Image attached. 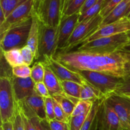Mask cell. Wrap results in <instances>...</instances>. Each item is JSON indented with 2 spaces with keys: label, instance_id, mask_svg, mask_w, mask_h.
I'll return each mask as SVG.
<instances>
[{
  "label": "cell",
  "instance_id": "cell-22",
  "mask_svg": "<svg viewBox=\"0 0 130 130\" xmlns=\"http://www.w3.org/2000/svg\"><path fill=\"white\" fill-rule=\"evenodd\" d=\"M106 99L104 95L98 89L90 83L82 85L80 95V100H90L94 102L97 100Z\"/></svg>",
  "mask_w": 130,
  "mask_h": 130
},
{
  "label": "cell",
  "instance_id": "cell-3",
  "mask_svg": "<svg viewBox=\"0 0 130 130\" xmlns=\"http://www.w3.org/2000/svg\"><path fill=\"white\" fill-rule=\"evenodd\" d=\"M32 23V15L27 20L11 26L1 36L0 46L2 52L23 48L27 44Z\"/></svg>",
  "mask_w": 130,
  "mask_h": 130
},
{
  "label": "cell",
  "instance_id": "cell-30",
  "mask_svg": "<svg viewBox=\"0 0 130 130\" xmlns=\"http://www.w3.org/2000/svg\"><path fill=\"white\" fill-rule=\"evenodd\" d=\"M123 0H104L99 15L104 19Z\"/></svg>",
  "mask_w": 130,
  "mask_h": 130
},
{
  "label": "cell",
  "instance_id": "cell-23",
  "mask_svg": "<svg viewBox=\"0 0 130 130\" xmlns=\"http://www.w3.org/2000/svg\"><path fill=\"white\" fill-rule=\"evenodd\" d=\"M1 52L3 54L6 61L11 68L24 64L20 49L15 48V49H11L10 50L6 51V52L1 51Z\"/></svg>",
  "mask_w": 130,
  "mask_h": 130
},
{
  "label": "cell",
  "instance_id": "cell-35",
  "mask_svg": "<svg viewBox=\"0 0 130 130\" xmlns=\"http://www.w3.org/2000/svg\"><path fill=\"white\" fill-rule=\"evenodd\" d=\"M20 52L24 64L29 66H30L34 59V55L30 48L28 46L25 45L23 48H20Z\"/></svg>",
  "mask_w": 130,
  "mask_h": 130
},
{
  "label": "cell",
  "instance_id": "cell-43",
  "mask_svg": "<svg viewBox=\"0 0 130 130\" xmlns=\"http://www.w3.org/2000/svg\"><path fill=\"white\" fill-rule=\"evenodd\" d=\"M1 127L3 130H13V126L12 121L6 122V123H1Z\"/></svg>",
  "mask_w": 130,
  "mask_h": 130
},
{
  "label": "cell",
  "instance_id": "cell-27",
  "mask_svg": "<svg viewBox=\"0 0 130 130\" xmlns=\"http://www.w3.org/2000/svg\"><path fill=\"white\" fill-rule=\"evenodd\" d=\"M44 76V66L42 62H37L31 67L30 77L35 83L43 82Z\"/></svg>",
  "mask_w": 130,
  "mask_h": 130
},
{
  "label": "cell",
  "instance_id": "cell-2",
  "mask_svg": "<svg viewBox=\"0 0 130 130\" xmlns=\"http://www.w3.org/2000/svg\"><path fill=\"white\" fill-rule=\"evenodd\" d=\"M130 41V32H123L112 36L99 38L80 45L76 50L95 53H111L121 51Z\"/></svg>",
  "mask_w": 130,
  "mask_h": 130
},
{
  "label": "cell",
  "instance_id": "cell-12",
  "mask_svg": "<svg viewBox=\"0 0 130 130\" xmlns=\"http://www.w3.org/2000/svg\"><path fill=\"white\" fill-rule=\"evenodd\" d=\"M18 104L21 111L29 119L37 116L41 119H47L44 98L36 91L31 96Z\"/></svg>",
  "mask_w": 130,
  "mask_h": 130
},
{
  "label": "cell",
  "instance_id": "cell-21",
  "mask_svg": "<svg viewBox=\"0 0 130 130\" xmlns=\"http://www.w3.org/2000/svg\"><path fill=\"white\" fill-rule=\"evenodd\" d=\"M86 1V0H62L61 19L79 13L80 10Z\"/></svg>",
  "mask_w": 130,
  "mask_h": 130
},
{
  "label": "cell",
  "instance_id": "cell-4",
  "mask_svg": "<svg viewBox=\"0 0 130 130\" xmlns=\"http://www.w3.org/2000/svg\"><path fill=\"white\" fill-rule=\"evenodd\" d=\"M62 0H34L33 13L41 24L47 26L59 25Z\"/></svg>",
  "mask_w": 130,
  "mask_h": 130
},
{
  "label": "cell",
  "instance_id": "cell-29",
  "mask_svg": "<svg viewBox=\"0 0 130 130\" xmlns=\"http://www.w3.org/2000/svg\"><path fill=\"white\" fill-rule=\"evenodd\" d=\"M93 104V102L92 101L80 100L75 106L71 116H76L89 113L92 107Z\"/></svg>",
  "mask_w": 130,
  "mask_h": 130
},
{
  "label": "cell",
  "instance_id": "cell-11",
  "mask_svg": "<svg viewBox=\"0 0 130 130\" xmlns=\"http://www.w3.org/2000/svg\"><path fill=\"white\" fill-rule=\"evenodd\" d=\"M34 0H27L15 8L0 25V36L3 35L11 26L19 24L30 18L32 15Z\"/></svg>",
  "mask_w": 130,
  "mask_h": 130
},
{
  "label": "cell",
  "instance_id": "cell-33",
  "mask_svg": "<svg viewBox=\"0 0 130 130\" xmlns=\"http://www.w3.org/2000/svg\"><path fill=\"white\" fill-rule=\"evenodd\" d=\"M45 104V111L46 114V119L48 121L55 119L54 112V105H53V98L52 96L44 98Z\"/></svg>",
  "mask_w": 130,
  "mask_h": 130
},
{
  "label": "cell",
  "instance_id": "cell-17",
  "mask_svg": "<svg viewBox=\"0 0 130 130\" xmlns=\"http://www.w3.org/2000/svg\"><path fill=\"white\" fill-rule=\"evenodd\" d=\"M44 76L43 82L48 88L49 93L52 97L63 93V91L59 81L54 72L44 63Z\"/></svg>",
  "mask_w": 130,
  "mask_h": 130
},
{
  "label": "cell",
  "instance_id": "cell-31",
  "mask_svg": "<svg viewBox=\"0 0 130 130\" xmlns=\"http://www.w3.org/2000/svg\"><path fill=\"white\" fill-rule=\"evenodd\" d=\"M89 113L76 116H71L69 121L70 130H81Z\"/></svg>",
  "mask_w": 130,
  "mask_h": 130
},
{
  "label": "cell",
  "instance_id": "cell-36",
  "mask_svg": "<svg viewBox=\"0 0 130 130\" xmlns=\"http://www.w3.org/2000/svg\"><path fill=\"white\" fill-rule=\"evenodd\" d=\"M125 94H130V76L124 79L123 85L115 91L114 95H123Z\"/></svg>",
  "mask_w": 130,
  "mask_h": 130
},
{
  "label": "cell",
  "instance_id": "cell-1",
  "mask_svg": "<svg viewBox=\"0 0 130 130\" xmlns=\"http://www.w3.org/2000/svg\"><path fill=\"white\" fill-rule=\"evenodd\" d=\"M53 58L76 72L95 71L123 79L130 76V53L123 51L111 53L59 52Z\"/></svg>",
  "mask_w": 130,
  "mask_h": 130
},
{
  "label": "cell",
  "instance_id": "cell-28",
  "mask_svg": "<svg viewBox=\"0 0 130 130\" xmlns=\"http://www.w3.org/2000/svg\"><path fill=\"white\" fill-rule=\"evenodd\" d=\"M104 1V0H99L96 4H95L93 6L90 8L85 12H84L82 14H80L78 23L84 21L85 20L91 19V18L99 14L100 10H101L102 6Z\"/></svg>",
  "mask_w": 130,
  "mask_h": 130
},
{
  "label": "cell",
  "instance_id": "cell-41",
  "mask_svg": "<svg viewBox=\"0 0 130 130\" xmlns=\"http://www.w3.org/2000/svg\"><path fill=\"white\" fill-rule=\"evenodd\" d=\"M98 1H99V0H86V1H85L84 5L83 6V7L81 8V9L80 10L79 13H83L85 12L86 10H88L90 8H91V6H93L95 4H96Z\"/></svg>",
  "mask_w": 130,
  "mask_h": 130
},
{
  "label": "cell",
  "instance_id": "cell-14",
  "mask_svg": "<svg viewBox=\"0 0 130 130\" xmlns=\"http://www.w3.org/2000/svg\"><path fill=\"white\" fill-rule=\"evenodd\" d=\"M105 100L114 109L119 117L120 126L118 130H130V100L112 95Z\"/></svg>",
  "mask_w": 130,
  "mask_h": 130
},
{
  "label": "cell",
  "instance_id": "cell-39",
  "mask_svg": "<svg viewBox=\"0 0 130 130\" xmlns=\"http://www.w3.org/2000/svg\"><path fill=\"white\" fill-rule=\"evenodd\" d=\"M13 130H25L24 129V122H23L22 117L20 112V109H18V111L13 120Z\"/></svg>",
  "mask_w": 130,
  "mask_h": 130
},
{
  "label": "cell",
  "instance_id": "cell-34",
  "mask_svg": "<svg viewBox=\"0 0 130 130\" xmlns=\"http://www.w3.org/2000/svg\"><path fill=\"white\" fill-rule=\"evenodd\" d=\"M53 98V97H52ZM53 105H54V112L55 116V119L60 121L62 122H65V123H69V119L67 118L66 114H65L64 111L62 109V107L60 106L59 104L53 98Z\"/></svg>",
  "mask_w": 130,
  "mask_h": 130
},
{
  "label": "cell",
  "instance_id": "cell-8",
  "mask_svg": "<svg viewBox=\"0 0 130 130\" xmlns=\"http://www.w3.org/2000/svg\"><path fill=\"white\" fill-rule=\"evenodd\" d=\"M102 20L103 18L98 14L91 19L78 23L67 42L65 49L60 52H70L77 45H79L85 39L100 27Z\"/></svg>",
  "mask_w": 130,
  "mask_h": 130
},
{
  "label": "cell",
  "instance_id": "cell-19",
  "mask_svg": "<svg viewBox=\"0 0 130 130\" xmlns=\"http://www.w3.org/2000/svg\"><path fill=\"white\" fill-rule=\"evenodd\" d=\"M39 20L32 12V26L30 28L26 45L28 46L31 50L32 52L34 55V59L38 53V43H39Z\"/></svg>",
  "mask_w": 130,
  "mask_h": 130
},
{
  "label": "cell",
  "instance_id": "cell-10",
  "mask_svg": "<svg viewBox=\"0 0 130 130\" xmlns=\"http://www.w3.org/2000/svg\"><path fill=\"white\" fill-rule=\"evenodd\" d=\"M95 122L102 130H118L120 126L118 114L105 99L100 105Z\"/></svg>",
  "mask_w": 130,
  "mask_h": 130
},
{
  "label": "cell",
  "instance_id": "cell-16",
  "mask_svg": "<svg viewBox=\"0 0 130 130\" xmlns=\"http://www.w3.org/2000/svg\"><path fill=\"white\" fill-rule=\"evenodd\" d=\"M11 81L14 95L18 104L31 96L35 91V83L30 77L21 78L13 76L11 78Z\"/></svg>",
  "mask_w": 130,
  "mask_h": 130
},
{
  "label": "cell",
  "instance_id": "cell-49",
  "mask_svg": "<svg viewBox=\"0 0 130 130\" xmlns=\"http://www.w3.org/2000/svg\"><path fill=\"white\" fill-rule=\"evenodd\" d=\"M127 18H128V20H129V21H130V13H129V15H128V17H127Z\"/></svg>",
  "mask_w": 130,
  "mask_h": 130
},
{
  "label": "cell",
  "instance_id": "cell-26",
  "mask_svg": "<svg viewBox=\"0 0 130 130\" xmlns=\"http://www.w3.org/2000/svg\"><path fill=\"white\" fill-rule=\"evenodd\" d=\"M27 0H0V8L3 10L6 19L15 8Z\"/></svg>",
  "mask_w": 130,
  "mask_h": 130
},
{
  "label": "cell",
  "instance_id": "cell-20",
  "mask_svg": "<svg viewBox=\"0 0 130 130\" xmlns=\"http://www.w3.org/2000/svg\"><path fill=\"white\" fill-rule=\"evenodd\" d=\"M53 98L60 105L69 119L71 117L76 105L80 100V99L69 96L64 92L60 95H55Z\"/></svg>",
  "mask_w": 130,
  "mask_h": 130
},
{
  "label": "cell",
  "instance_id": "cell-48",
  "mask_svg": "<svg viewBox=\"0 0 130 130\" xmlns=\"http://www.w3.org/2000/svg\"><path fill=\"white\" fill-rule=\"evenodd\" d=\"M118 96H121V97L125 98V99H128V100H130V94H125V95H118Z\"/></svg>",
  "mask_w": 130,
  "mask_h": 130
},
{
  "label": "cell",
  "instance_id": "cell-47",
  "mask_svg": "<svg viewBox=\"0 0 130 130\" xmlns=\"http://www.w3.org/2000/svg\"><path fill=\"white\" fill-rule=\"evenodd\" d=\"M90 130H102V129H100V128H99V127L97 125H96V124L95 123V122L94 121L92 127H91V129H90Z\"/></svg>",
  "mask_w": 130,
  "mask_h": 130
},
{
  "label": "cell",
  "instance_id": "cell-25",
  "mask_svg": "<svg viewBox=\"0 0 130 130\" xmlns=\"http://www.w3.org/2000/svg\"><path fill=\"white\" fill-rule=\"evenodd\" d=\"M104 100H105V99L97 100L93 102V106L91 107V110H90V113L88 115L87 118H86V120H85V123H84L81 130L91 129V127H92L94 121L95 120V118H96V114H97L98 112H99L100 105H101L102 102Z\"/></svg>",
  "mask_w": 130,
  "mask_h": 130
},
{
  "label": "cell",
  "instance_id": "cell-40",
  "mask_svg": "<svg viewBox=\"0 0 130 130\" xmlns=\"http://www.w3.org/2000/svg\"><path fill=\"white\" fill-rule=\"evenodd\" d=\"M19 109H20V114H21L22 117L23 122H24V129L25 130H36L35 126H34V124H32V123L31 121L30 120V119H29L27 117H26L25 115H24V114L21 111V110H20V108H19Z\"/></svg>",
  "mask_w": 130,
  "mask_h": 130
},
{
  "label": "cell",
  "instance_id": "cell-6",
  "mask_svg": "<svg viewBox=\"0 0 130 130\" xmlns=\"http://www.w3.org/2000/svg\"><path fill=\"white\" fill-rule=\"evenodd\" d=\"M90 84L99 90L107 99L123 85L124 79L91 71H77Z\"/></svg>",
  "mask_w": 130,
  "mask_h": 130
},
{
  "label": "cell",
  "instance_id": "cell-15",
  "mask_svg": "<svg viewBox=\"0 0 130 130\" xmlns=\"http://www.w3.org/2000/svg\"><path fill=\"white\" fill-rule=\"evenodd\" d=\"M79 13L61 19L58 25L57 48L62 51L65 49L67 42L72 36L76 25L78 24Z\"/></svg>",
  "mask_w": 130,
  "mask_h": 130
},
{
  "label": "cell",
  "instance_id": "cell-44",
  "mask_svg": "<svg viewBox=\"0 0 130 130\" xmlns=\"http://www.w3.org/2000/svg\"><path fill=\"white\" fill-rule=\"evenodd\" d=\"M41 122L43 130H52L50 128V125L49 121L47 119H41Z\"/></svg>",
  "mask_w": 130,
  "mask_h": 130
},
{
  "label": "cell",
  "instance_id": "cell-7",
  "mask_svg": "<svg viewBox=\"0 0 130 130\" xmlns=\"http://www.w3.org/2000/svg\"><path fill=\"white\" fill-rule=\"evenodd\" d=\"M58 26H47L39 22V43L36 60H43L47 57H54L57 53Z\"/></svg>",
  "mask_w": 130,
  "mask_h": 130
},
{
  "label": "cell",
  "instance_id": "cell-24",
  "mask_svg": "<svg viewBox=\"0 0 130 130\" xmlns=\"http://www.w3.org/2000/svg\"><path fill=\"white\" fill-rule=\"evenodd\" d=\"M63 92L69 96L80 99L82 85L76 82L69 81H60Z\"/></svg>",
  "mask_w": 130,
  "mask_h": 130
},
{
  "label": "cell",
  "instance_id": "cell-9",
  "mask_svg": "<svg viewBox=\"0 0 130 130\" xmlns=\"http://www.w3.org/2000/svg\"><path fill=\"white\" fill-rule=\"evenodd\" d=\"M128 32H130V21L127 17H123L118 21L100 27L96 31L85 39L79 46L99 38L112 36L121 33Z\"/></svg>",
  "mask_w": 130,
  "mask_h": 130
},
{
  "label": "cell",
  "instance_id": "cell-13",
  "mask_svg": "<svg viewBox=\"0 0 130 130\" xmlns=\"http://www.w3.org/2000/svg\"><path fill=\"white\" fill-rule=\"evenodd\" d=\"M43 63L46 65L53 72L59 81H69L76 82L77 83L83 85L89 83L84 77L76 71H71L56 60L53 57H47L43 61Z\"/></svg>",
  "mask_w": 130,
  "mask_h": 130
},
{
  "label": "cell",
  "instance_id": "cell-5",
  "mask_svg": "<svg viewBox=\"0 0 130 130\" xmlns=\"http://www.w3.org/2000/svg\"><path fill=\"white\" fill-rule=\"evenodd\" d=\"M11 78L7 77H1L0 78L1 123L13 121L19 109V104L14 95Z\"/></svg>",
  "mask_w": 130,
  "mask_h": 130
},
{
  "label": "cell",
  "instance_id": "cell-18",
  "mask_svg": "<svg viewBox=\"0 0 130 130\" xmlns=\"http://www.w3.org/2000/svg\"><path fill=\"white\" fill-rule=\"evenodd\" d=\"M129 4L130 0H123L106 17L103 19L100 27L118 21L123 17H126V13Z\"/></svg>",
  "mask_w": 130,
  "mask_h": 130
},
{
  "label": "cell",
  "instance_id": "cell-38",
  "mask_svg": "<svg viewBox=\"0 0 130 130\" xmlns=\"http://www.w3.org/2000/svg\"><path fill=\"white\" fill-rule=\"evenodd\" d=\"M52 130H70L69 123L54 119L49 121Z\"/></svg>",
  "mask_w": 130,
  "mask_h": 130
},
{
  "label": "cell",
  "instance_id": "cell-42",
  "mask_svg": "<svg viewBox=\"0 0 130 130\" xmlns=\"http://www.w3.org/2000/svg\"><path fill=\"white\" fill-rule=\"evenodd\" d=\"M30 120L31 121L32 124H34L36 130H43V128L41 124V119H39L38 117L36 116L34 117V118H30Z\"/></svg>",
  "mask_w": 130,
  "mask_h": 130
},
{
  "label": "cell",
  "instance_id": "cell-50",
  "mask_svg": "<svg viewBox=\"0 0 130 130\" xmlns=\"http://www.w3.org/2000/svg\"><path fill=\"white\" fill-rule=\"evenodd\" d=\"M0 130H3V128H2V127L1 126V129H0Z\"/></svg>",
  "mask_w": 130,
  "mask_h": 130
},
{
  "label": "cell",
  "instance_id": "cell-46",
  "mask_svg": "<svg viewBox=\"0 0 130 130\" xmlns=\"http://www.w3.org/2000/svg\"><path fill=\"white\" fill-rule=\"evenodd\" d=\"M121 51H123V52H128V53H130V41L122 48Z\"/></svg>",
  "mask_w": 130,
  "mask_h": 130
},
{
  "label": "cell",
  "instance_id": "cell-45",
  "mask_svg": "<svg viewBox=\"0 0 130 130\" xmlns=\"http://www.w3.org/2000/svg\"><path fill=\"white\" fill-rule=\"evenodd\" d=\"M6 20V17L2 9L0 8V25H2Z\"/></svg>",
  "mask_w": 130,
  "mask_h": 130
},
{
  "label": "cell",
  "instance_id": "cell-37",
  "mask_svg": "<svg viewBox=\"0 0 130 130\" xmlns=\"http://www.w3.org/2000/svg\"><path fill=\"white\" fill-rule=\"evenodd\" d=\"M34 91L36 93L38 94L39 95L41 96L43 98H46L51 96L49 93L48 88L46 86L44 82H40L38 83H35V86H34Z\"/></svg>",
  "mask_w": 130,
  "mask_h": 130
},
{
  "label": "cell",
  "instance_id": "cell-32",
  "mask_svg": "<svg viewBox=\"0 0 130 130\" xmlns=\"http://www.w3.org/2000/svg\"><path fill=\"white\" fill-rule=\"evenodd\" d=\"M13 75L15 77L27 78L30 77L31 75V68L29 66L25 64L20 65L12 68Z\"/></svg>",
  "mask_w": 130,
  "mask_h": 130
},
{
  "label": "cell",
  "instance_id": "cell-51",
  "mask_svg": "<svg viewBox=\"0 0 130 130\" xmlns=\"http://www.w3.org/2000/svg\"><path fill=\"white\" fill-rule=\"evenodd\" d=\"M129 124H130V116H129Z\"/></svg>",
  "mask_w": 130,
  "mask_h": 130
}]
</instances>
